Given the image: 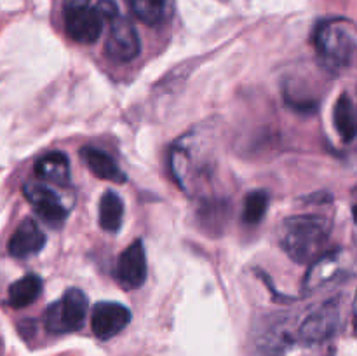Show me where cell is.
I'll return each mask as SVG.
<instances>
[{"label": "cell", "instance_id": "cell-1", "mask_svg": "<svg viewBox=\"0 0 357 356\" xmlns=\"http://www.w3.org/2000/svg\"><path fill=\"white\" fill-rule=\"evenodd\" d=\"M330 222L319 215L288 216L279 229V243L296 264H312L321 255L330 237Z\"/></svg>", "mask_w": 357, "mask_h": 356}, {"label": "cell", "instance_id": "cell-2", "mask_svg": "<svg viewBox=\"0 0 357 356\" xmlns=\"http://www.w3.org/2000/svg\"><path fill=\"white\" fill-rule=\"evenodd\" d=\"M314 45L321 63L331 72L345 68L356 49L351 23L344 20L321 21L314 34Z\"/></svg>", "mask_w": 357, "mask_h": 356}, {"label": "cell", "instance_id": "cell-3", "mask_svg": "<svg viewBox=\"0 0 357 356\" xmlns=\"http://www.w3.org/2000/svg\"><path fill=\"white\" fill-rule=\"evenodd\" d=\"M86 314L87 297L80 290L72 288L47 307L44 325L51 334H72L82 327Z\"/></svg>", "mask_w": 357, "mask_h": 356}, {"label": "cell", "instance_id": "cell-4", "mask_svg": "<svg viewBox=\"0 0 357 356\" xmlns=\"http://www.w3.org/2000/svg\"><path fill=\"white\" fill-rule=\"evenodd\" d=\"M105 51L108 58L115 61H131L142 51V42L136 31L135 24L128 17L117 16L110 21V31H108L107 42H105Z\"/></svg>", "mask_w": 357, "mask_h": 356}, {"label": "cell", "instance_id": "cell-5", "mask_svg": "<svg viewBox=\"0 0 357 356\" xmlns=\"http://www.w3.org/2000/svg\"><path fill=\"white\" fill-rule=\"evenodd\" d=\"M103 14L98 7H66L65 24L70 38L79 44H93L103 31Z\"/></svg>", "mask_w": 357, "mask_h": 356}, {"label": "cell", "instance_id": "cell-6", "mask_svg": "<svg viewBox=\"0 0 357 356\" xmlns=\"http://www.w3.org/2000/svg\"><path fill=\"white\" fill-rule=\"evenodd\" d=\"M23 194L31 208L49 225H61L68 216V208L51 187L37 181H28L23 187Z\"/></svg>", "mask_w": 357, "mask_h": 356}, {"label": "cell", "instance_id": "cell-7", "mask_svg": "<svg viewBox=\"0 0 357 356\" xmlns=\"http://www.w3.org/2000/svg\"><path fill=\"white\" fill-rule=\"evenodd\" d=\"M340 325V307L337 300L323 304L307 316L298 330V337L307 344H319L333 337Z\"/></svg>", "mask_w": 357, "mask_h": 356}, {"label": "cell", "instance_id": "cell-8", "mask_svg": "<svg viewBox=\"0 0 357 356\" xmlns=\"http://www.w3.org/2000/svg\"><path fill=\"white\" fill-rule=\"evenodd\" d=\"M131 321V311L119 302H100L93 309L91 327L93 334L101 341L121 334Z\"/></svg>", "mask_w": 357, "mask_h": 356}, {"label": "cell", "instance_id": "cell-9", "mask_svg": "<svg viewBox=\"0 0 357 356\" xmlns=\"http://www.w3.org/2000/svg\"><path fill=\"white\" fill-rule=\"evenodd\" d=\"M115 279L126 288H138L146 279V255L142 241L129 244L117 258Z\"/></svg>", "mask_w": 357, "mask_h": 356}, {"label": "cell", "instance_id": "cell-10", "mask_svg": "<svg viewBox=\"0 0 357 356\" xmlns=\"http://www.w3.org/2000/svg\"><path fill=\"white\" fill-rule=\"evenodd\" d=\"M45 244V234L35 220L26 218L14 230L9 241V253L16 258H28L38 253Z\"/></svg>", "mask_w": 357, "mask_h": 356}, {"label": "cell", "instance_id": "cell-11", "mask_svg": "<svg viewBox=\"0 0 357 356\" xmlns=\"http://www.w3.org/2000/svg\"><path fill=\"white\" fill-rule=\"evenodd\" d=\"M80 157L86 161L91 173L96 175L101 180L114 181V184H124V181L128 180L124 171H122L121 168L115 164V161L112 159L108 154H105L103 150L94 149V147H84V149L80 150Z\"/></svg>", "mask_w": 357, "mask_h": 356}, {"label": "cell", "instance_id": "cell-12", "mask_svg": "<svg viewBox=\"0 0 357 356\" xmlns=\"http://www.w3.org/2000/svg\"><path fill=\"white\" fill-rule=\"evenodd\" d=\"M126 3L131 13L149 27L162 24L173 14V0H126Z\"/></svg>", "mask_w": 357, "mask_h": 356}, {"label": "cell", "instance_id": "cell-13", "mask_svg": "<svg viewBox=\"0 0 357 356\" xmlns=\"http://www.w3.org/2000/svg\"><path fill=\"white\" fill-rule=\"evenodd\" d=\"M35 173L42 180L52 181L56 185H68L70 161L63 152H51L42 156L35 164Z\"/></svg>", "mask_w": 357, "mask_h": 356}, {"label": "cell", "instance_id": "cell-14", "mask_svg": "<svg viewBox=\"0 0 357 356\" xmlns=\"http://www.w3.org/2000/svg\"><path fill=\"white\" fill-rule=\"evenodd\" d=\"M40 293L42 279L37 274H26L9 286L7 302H9V306L21 309V307H26L30 304H33Z\"/></svg>", "mask_w": 357, "mask_h": 356}, {"label": "cell", "instance_id": "cell-15", "mask_svg": "<svg viewBox=\"0 0 357 356\" xmlns=\"http://www.w3.org/2000/svg\"><path fill=\"white\" fill-rule=\"evenodd\" d=\"M333 122L344 142H352L357 136V108L347 94H342L335 103Z\"/></svg>", "mask_w": 357, "mask_h": 356}, {"label": "cell", "instance_id": "cell-16", "mask_svg": "<svg viewBox=\"0 0 357 356\" xmlns=\"http://www.w3.org/2000/svg\"><path fill=\"white\" fill-rule=\"evenodd\" d=\"M100 225L108 232H117L122 225L124 202L115 192H105L100 201Z\"/></svg>", "mask_w": 357, "mask_h": 356}, {"label": "cell", "instance_id": "cell-17", "mask_svg": "<svg viewBox=\"0 0 357 356\" xmlns=\"http://www.w3.org/2000/svg\"><path fill=\"white\" fill-rule=\"evenodd\" d=\"M268 208V195L264 191H255L244 199L243 220L250 225H257L264 218Z\"/></svg>", "mask_w": 357, "mask_h": 356}, {"label": "cell", "instance_id": "cell-18", "mask_svg": "<svg viewBox=\"0 0 357 356\" xmlns=\"http://www.w3.org/2000/svg\"><path fill=\"white\" fill-rule=\"evenodd\" d=\"M98 9H100V13L103 14L105 20H114V17L119 16V9L117 6H115L114 0H100V3H98Z\"/></svg>", "mask_w": 357, "mask_h": 356}, {"label": "cell", "instance_id": "cell-19", "mask_svg": "<svg viewBox=\"0 0 357 356\" xmlns=\"http://www.w3.org/2000/svg\"><path fill=\"white\" fill-rule=\"evenodd\" d=\"M89 0H66V7H80V6H87Z\"/></svg>", "mask_w": 357, "mask_h": 356}, {"label": "cell", "instance_id": "cell-20", "mask_svg": "<svg viewBox=\"0 0 357 356\" xmlns=\"http://www.w3.org/2000/svg\"><path fill=\"white\" fill-rule=\"evenodd\" d=\"M354 323L357 328V293H356V299H354Z\"/></svg>", "mask_w": 357, "mask_h": 356}, {"label": "cell", "instance_id": "cell-21", "mask_svg": "<svg viewBox=\"0 0 357 356\" xmlns=\"http://www.w3.org/2000/svg\"><path fill=\"white\" fill-rule=\"evenodd\" d=\"M352 215H354V220H356V223H357V205L354 206V209H352Z\"/></svg>", "mask_w": 357, "mask_h": 356}]
</instances>
